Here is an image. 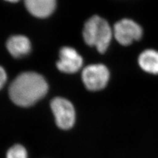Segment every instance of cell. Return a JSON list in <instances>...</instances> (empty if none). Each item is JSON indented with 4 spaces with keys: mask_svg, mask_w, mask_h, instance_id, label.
I'll return each instance as SVG.
<instances>
[{
    "mask_svg": "<svg viewBox=\"0 0 158 158\" xmlns=\"http://www.w3.org/2000/svg\"><path fill=\"white\" fill-rule=\"evenodd\" d=\"M48 90V83L42 75L34 72H26L21 73L12 82L9 94L16 105L27 107L41 100Z\"/></svg>",
    "mask_w": 158,
    "mask_h": 158,
    "instance_id": "obj_1",
    "label": "cell"
},
{
    "mask_svg": "<svg viewBox=\"0 0 158 158\" xmlns=\"http://www.w3.org/2000/svg\"><path fill=\"white\" fill-rule=\"evenodd\" d=\"M82 34L86 44L94 46L101 53L107 51L113 35L107 21L98 15L92 17L86 22Z\"/></svg>",
    "mask_w": 158,
    "mask_h": 158,
    "instance_id": "obj_2",
    "label": "cell"
},
{
    "mask_svg": "<svg viewBox=\"0 0 158 158\" xmlns=\"http://www.w3.org/2000/svg\"><path fill=\"white\" fill-rule=\"evenodd\" d=\"M50 106L57 126L63 130L71 128L75 123V110L70 101L57 97L52 100Z\"/></svg>",
    "mask_w": 158,
    "mask_h": 158,
    "instance_id": "obj_3",
    "label": "cell"
},
{
    "mask_svg": "<svg viewBox=\"0 0 158 158\" xmlns=\"http://www.w3.org/2000/svg\"><path fill=\"white\" fill-rule=\"evenodd\" d=\"M110 71L103 64H92L83 69L82 80L88 90L99 91L107 86Z\"/></svg>",
    "mask_w": 158,
    "mask_h": 158,
    "instance_id": "obj_4",
    "label": "cell"
},
{
    "mask_svg": "<svg viewBox=\"0 0 158 158\" xmlns=\"http://www.w3.org/2000/svg\"><path fill=\"white\" fill-rule=\"evenodd\" d=\"M113 34L117 41L123 46H129L142 38V27L131 19H124L115 24Z\"/></svg>",
    "mask_w": 158,
    "mask_h": 158,
    "instance_id": "obj_5",
    "label": "cell"
},
{
    "mask_svg": "<svg viewBox=\"0 0 158 158\" xmlns=\"http://www.w3.org/2000/svg\"><path fill=\"white\" fill-rule=\"evenodd\" d=\"M83 64L82 57L75 49L71 47H63L59 52V60L57 67L59 71L68 74L77 73Z\"/></svg>",
    "mask_w": 158,
    "mask_h": 158,
    "instance_id": "obj_6",
    "label": "cell"
},
{
    "mask_svg": "<svg viewBox=\"0 0 158 158\" xmlns=\"http://www.w3.org/2000/svg\"><path fill=\"white\" fill-rule=\"evenodd\" d=\"M28 11L38 18H46L55 11L56 0H24Z\"/></svg>",
    "mask_w": 158,
    "mask_h": 158,
    "instance_id": "obj_7",
    "label": "cell"
},
{
    "mask_svg": "<svg viewBox=\"0 0 158 158\" xmlns=\"http://www.w3.org/2000/svg\"><path fill=\"white\" fill-rule=\"evenodd\" d=\"M7 48L14 57H22L27 56L31 50V44L28 38L24 36H13L7 42Z\"/></svg>",
    "mask_w": 158,
    "mask_h": 158,
    "instance_id": "obj_8",
    "label": "cell"
},
{
    "mask_svg": "<svg viewBox=\"0 0 158 158\" xmlns=\"http://www.w3.org/2000/svg\"><path fill=\"white\" fill-rule=\"evenodd\" d=\"M138 64L146 73L158 75V52L154 49H146L138 57Z\"/></svg>",
    "mask_w": 158,
    "mask_h": 158,
    "instance_id": "obj_9",
    "label": "cell"
},
{
    "mask_svg": "<svg viewBox=\"0 0 158 158\" xmlns=\"http://www.w3.org/2000/svg\"><path fill=\"white\" fill-rule=\"evenodd\" d=\"M7 158H28L27 152L22 145L16 144L8 150Z\"/></svg>",
    "mask_w": 158,
    "mask_h": 158,
    "instance_id": "obj_10",
    "label": "cell"
},
{
    "mask_svg": "<svg viewBox=\"0 0 158 158\" xmlns=\"http://www.w3.org/2000/svg\"><path fill=\"white\" fill-rule=\"evenodd\" d=\"M7 81V74L4 69L0 67V89H1L6 82Z\"/></svg>",
    "mask_w": 158,
    "mask_h": 158,
    "instance_id": "obj_11",
    "label": "cell"
},
{
    "mask_svg": "<svg viewBox=\"0 0 158 158\" xmlns=\"http://www.w3.org/2000/svg\"><path fill=\"white\" fill-rule=\"evenodd\" d=\"M6 1H7V2H12V3H16V2H18L19 0H6Z\"/></svg>",
    "mask_w": 158,
    "mask_h": 158,
    "instance_id": "obj_12",
    "label": "cell"
}]
</instances>
